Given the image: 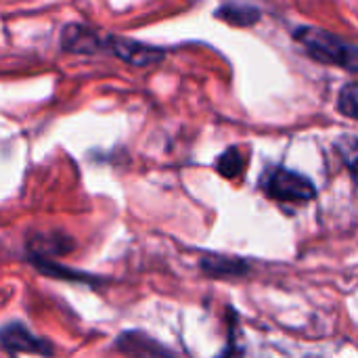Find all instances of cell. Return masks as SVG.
I'll return each instance as SVG.
<instances>
[{"label":"cell","mask_w":358,"mask_h":358,"mask_svg":"<svg viewBox=\"0 0 358 358\" xmlns=\"http://www.w3.org/2000/svg\"><path fill=\"white\" fill-rule=\"evenodd\" d=\"M294 38L319 63L346 67L348 71L358 69V48L352 42L336 36L334 31H325L319 27H298Z\"/></svg>","instance_id":"obj_1"},{"label":"cell","mask_w":358,"mask_h":358,"mask_svg":"<svg viewBox=\"0 0 358 358\" xmlns=\"http://www.w3.org/2000/svg\"><path fill=\"white\" fill-rule=\"evenodd\" d=\"M264 191L268 197L277 201H287V203H304L315 199L317 189L310 178L285 170V168H275L266 174L264 178Z\"/></svg>","instance_id":"obj_2"},{"label":"cell","mask_w":358,"mask_h":358,"mask_svg":"<svg viewBox=\"0 0 358 358\" xmlns=\"http://www.w3.org/2000/svg\"><path fill=\"white\" fill-rule=\"evenodd\" d=\"M105 48H109L113 55H117L120 59H124L130 65H138V67H147V65H155L164 59V50L136 42L132 38H117V36H107V44Z\"/></svg>","instance_id":"obj_3"},{"label":"cell","mask_w":358,"mask_h":358,"mask_svg":"<svg viewBox=\"0 0 358 358\" xmlns=\"http://www.w3.org/2000/svg\"><path fill=\"white\" fill-rule=\"evenodd\" d=\"M0 342L4 344V348H8L13 352L44 355V357H50L52 355V348L48 346V342L40 340L25 325H19V323L4 325L0 329Z\"/></svg>","instance_id":"obj_4"},{"label":"cell","mask_w":358,"mask_h":358,"mask_svg":"<svg viewBox=\"0 0 358 358\" xmlns=\"http://www.w3.org/2000/svg\"><path fill=\"white\" fill-rule=\"evenodd\" d=\"M105 44H107V38H103L96 29L78 25V23L67 25L61 36V46L69 52H80V55L99 52L101 48H105Z\"/></svg>","instance_id":"obj_5"},{"label":"cell","mask_w":358,"mask_h":358,"mask_svg":"<svg viewBox=\"0 0 358 358\" xmlns=\"http://www.w3.org/2000/svg\"><path fill=\"white\" fill-rule=\"evenodd\" d=\"M120 346L134 358H170L159 346H153V342L141 334H126L120 340Z\"/></svg>","instance_id":"obj_6"},{"label":"cell","mask_w":358,"mask_h":358,"mask_svg":"<svg viewBox=\"0 0 358 358\" xmlns=\"http://www.w3.org/2000/svg\"><path fill=\"white\" fill-rule=\"evenodd\" d=\"M201 268L212 277H224V275H243L248 271V264L235 258L208 256L201 260Z\"/></svg>","instance_id":"obj_7"},{"label":"cell","mask_w":358,"mask_h":358,"mask_svg":"<svg viewBox=\"0 0 358 358\" xmlns=\"http://www.w3.org/2000/svg\"><path fill=\"white\" fill-rule=\"evenodd\" d=\"M216 15L233 25H243V27L252 25L260 19V13L250 6H222Z\"/></svg>","instance_id":"obj_8"},{"label":"cell","mask_w":358,"mask_h":358,"mask_svg":"<svg viewBox=\"0 0 358 358\" xmlns=\"http://www.w3.org/2000/svg\"><path fill=\"white\" fill-rule=\"evenodd\" d=\"M216 170H218V174H222L227 178L239 176L241 170H243V155H241V151L237 147H231L229 151H224L218 157V162H216Z\"/></svg>","instance_id":"obj_9"},{"label":"cell","mask_w":358,"mask_h":358,"mask_svg":"<svg viewBox=\"0 0 358 358\" xmlns=\"http://www.w3.org/2000/svg\"><path fill=\"white\" fill-rule=\"evenodd\" d=\"M357 103H358V86L355 82L346 84L340 92V111L350 117V120H357Z\"/></svg>","instance_id":"obj_10"}]
</instances>
